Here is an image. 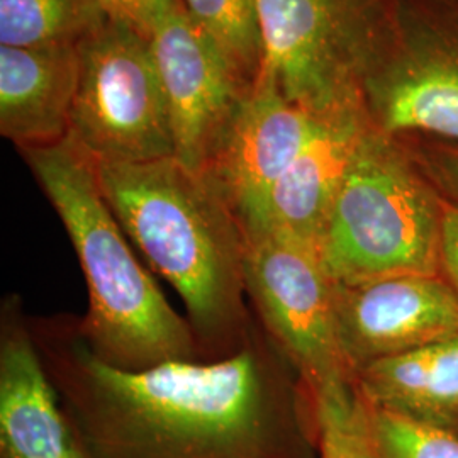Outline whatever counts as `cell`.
<instances>
[{"instance_id": "cell-13", "label": "cell", "mask_w": 458, "mask_h": 458, "mask_svg": "<svg viewBox=\"0 0 458 458\" xmlns=\"http://www.w3.org/2000/svg\"><path fill=\"white\" fill-rule=\"evenodd\" d=\"M369 124L363 104L319 115L310 143L272 192L263 231H276L318 248Z\"/></svg>"}, {"instance_id": "cell-19", "label": "cell", "mask_w": 458, "mask_h": 458, "mask_svg": "<svg viewBox=\"0 0 458 458\" xmlns=\"http://www.w3.org/2000/svg\"><path fill=\"white\" fill-rule=\"evenodd\" d=\"M367 408L376 458H458L457 433Z\"/></svg>"}, {"instance_id": "cell-15", "label": "cell", "mask_w": 458, "mask_h": 458, "mask_svg": "<svg viewBox=\"0 0 458 458\" xmlns=\"http://www.w3.org/2000/svg\"><path fill=\"white\" fill-rule=\"evenodd\" d=\"M355 387L370 408L458 435V335L365 365Z\"/></svg>"}, {"instance_id": "cell-5", "label": "cell", "mask_w": 458, "mask_h": 458, "mask_svg": "<svg viewBox=\"0 0 458 458\" xmlns=\"http://www.w3.org/2000/svg\"><path fill=\"white\" fill-rule=\"evenodd\" d=\"M360 98L380 131L458 145V0H384Z\"/></svg>"}, {"instance_id": "cell-21", "label": "cell", "mask_w": 458, "mask_h": 458, "mask_svg": "<svg viewBox=\"0 0 458 458\" xmlns=\"http://www.w3.org/2000/svg\"><path fill=\"white\" fill-rule=\"evenodd\" d=\"M102 14L149 39L153 26L172 0H98Z\"/></svg>"}, {"instance_id": "cell-3", "label": "cell", "mask_w": 458, "mask_h": 458, "mask_svg": "<svg viewBox=\"0 0 458 458\" xmlns=\"http://www.w3.org/2000/svg\"><path fill=\"white\" fill-rule=\"evenodd\" d=\"M21 155L82 267L89 308L81 327L92 352L128 372L166 361H200L191 325L138 260L106 200L96 160L70 134L55 145L21 149Z\"/></svg>"}, {"instance_id": "cell-9", "label": "cell", "mask_w": 458, "mask_h": 458, "mask_svg": "<svg viewBox=\"0 0 458 458\" xmlns=\"http://www.w3.org/2000/svg\"><path fill=\"white\" fill-rule=\"evenodd\" d=\"M319 115L282 96L260 73L214 141L200 175L221 197L245 231L262 233L270 197L318 128Z\"/></svg>"}, {"instance_id": "cell-7", "label": "cell", "mask_w": 458, "mask_h": 458, "mask_svg": "<svg viewBox=\"0 0 458 458\" xmlns=\"http://www.w3.org/2000/svg\"><path fill=\"white\" fill-rule=\"evenodd\" d=\"M262 73L312 115L363 104L360 79L384 0H257Z\"/></svg>"}, {"instance_id": "cell-20", "label": "cell", "mask_w": 458, "mask_h": 458, "mask_svg": "<svg viewBox=\"0 0 458 458\" xmlns=\"http://www.w3.org/2000/svg\"><path fill=\"white\" fill-rule=\"evenodd\" d=\"M404 140L426 177L433 182L445 200L458 208V145L428 138Z\"/></svg>"}, {"instance_id": "cell-1", "label": "cell", "mask_w": 458, "mask_h": 458, "mask_svg": "<svg viewBox=\"0 0 458 458\" xmlns=\"http://www.w3.org/2000/svg\"><path fill=\"white\" fill-rule=\"evenodd\" d=\"M30 327L90 458H323L318 401L259 318L229 359L140 372L100 360L75 314Z\"/></svg>"}, {"instance_id": "cell-2", "label": "cell", "mask_w": 458, "mask_h": 458, "mask_svg": "<svg viewBox=\"0 0 458 458\" xmlns=\"http://www.w3.org/2000/svg\"><path fill=\"white\" fill-rule=\"evenodd\" d=\"M98 172L121 228L181 297L200 361L238 353L257 316L246 294L245 231L226 202L177 157L98 164Z\"/></svg>"}, {"instance_id": "cell-6", "label": "cell", "mask_w": 458, "mask_h": 458, "mask_svg": "<svg viewBox=\"0 0 458 458\" xmlns=\"http://www.w3.org/2000/svg\"><path fill=\"white\" fill-rule=\"evenodd\" d=\"M79 49L68 134L98 164L175 157L168 102L147 36L106 17Z\"/></svg>"}, {"instance_id": "cell-10", "label": "cell", "mask_w": 458, "mask_h": 458, "mask_svg": "<svg viewBox=\"0 0 458 458\" xmlns=\"http://www.w3.org/2000/svg\"><path fill=\"white\" fill-rule=\"evenodd\" d=\"M149 43L168 102L175 157L200 172L214 141L253 83L197 24L183 0L166 5Z\"/></svg>"}, {"instance_id": "cell-22", "label": "cell", "mask_w": 458, "mask_h": 458, "mask_svg": "<svg viewBox=\"0 0 458 458\" xmlns=\"http://www.w3.org/2000/svg\"><path fill=\"white\" fill-rule=\"evenodd\" d=\"M442 274L458 294V208L448 200L445 204Z\"/></svg>"}, {"instance_id": "cell-14", "label": "cell", "mask_w": 458, "mask_h": 458, "mask_svg": "<svg viewBox=\"0 0 458 458\" xmlns=\"http://www.w3.org/2000/svg\"><path fill=\"white\" fill-rule=\"evenodd\" d=\"M79 73V43L0 45L2 136L19 151L65 140Z\"/></svg>"}, {"instance_id": "cell-17", "label": "cell", "mask_w": 458, "mask_h": 458, "mask_svg": "<svg viewBox=\"0 0 458 458\" xmlns=\"http://www.w3.org/2000/svg\"><path fill=\"white\" fill-rule=\"evenodd\" d=\"M197 24L211 34L250 83L263 68V43L257 0H183Z\"/></svg>"}, {"instance_id": "cell-18", "label": "cell", "mask_w": 458, "mask_h": 458, "mask_svg": "<svg viewBox=\"0 0 458 458\" xmlns=\"http://www.w3.org/2000/svg\"><path fill=\"white\" fill-rule=\"evenodd\" d=\"M323 458H376L369 408L353 384L318 395Z\"/></svg>"}, {"instance_id": "cell-12", "label": "cell", "mask_w": 458, "mask_h": 458, "mask_svg": "<svg viewBox=\"0 0 458 458\" xmlns=\"http://www.w3.org/2000/svg\"><path fill=\"white\" fill-rule=\"evenodd\" d=\"M0 458H90L43 365L17 294L0 304Z\"/></svg>"}, {"instance_id": "cell-11", "label": "cell", "mask_w": 458, "mask_h": 458, "mask_svg": "<svg viewBox=\"0 0 458 458\" xmlns=\"http://www.w3.org/2000/svg\"><path fill=\"white\" fill-rule=\"evenodd\" d=\"M338 340L353 380L384 360L458 335V294L443 274L333 282Z\"/></svg>"}, {"instance_id": "cell-8", "label": "cell", "mask_w": 458, "mask_h": 458, "mask_svg": "<svg viewBox=\"0 0 458 458\" xmlns=\"http://www.w3.org/2000/svg\"><path fill=\"white\" fill-rule=\"evenodd\" d=\"M250 306L314 397L355 384L338 340L333 280L316 246L276 231L246 240Z\"/></svg>"}, {"instance_id": "cell-16", "label": "cell", "mask_w": 458, "mask_h": 458, "mask_svg": "<svg viewBox=\"0 0 458 458\" xmlns=\"http://www.w3.org/2000/svg\"><path fill=\"white\" fill-rule=\"evenodd\" d=\"M104 19L98 0H0V45L81 43Z\"/></svg>"}, {"instance_id": "cell-4", "label": "cell", "mask_w": 458, "mask_h": 458, "mask_svg": "<svg viewBox=\"0 0 458 458\" xmlns=\"http://www.w3.org/2000/svg\"><path fill=\"white\" fill-rule=\"evenodd\" d=\"M445 204L404 138L369 124L318 251L335 284L442 274Z\"/></svg>"}]
</instances>
